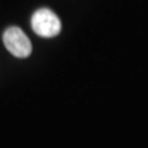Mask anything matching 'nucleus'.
<instances>
[{
    "label": "nucleus",
    "instance_id": "1",
    "mask_svg": "<svg viewBox=\"0 0 148 148\" xmlns=\"http://www.w3.org/2000/svg\"><path fill=\"white\" fill-rule=\"evenodd\" d=\"M33 31L42 37H54L62 30L59 18L51 9L42 8L34 12L31 19Z\"/></svg>",
    "mask_w": 148,
    "mask_h": 148
},
{
    "label": "nucleus",
    "instance_id": "2",
    "mask_svg": "<svg viewBox=\"0 0 148 148\" xmlns=\"http://www.w3.org/2000/svg\"><path fill=\"white\" fill-rule=\"evenodd\" d=\"M5 48L13 56L25 58L32 53V44L25 33L18 27H8L2 36Z\"/></svg>",
    "mask_w": 148,
    "mask_h": 148
}]
</instances>
